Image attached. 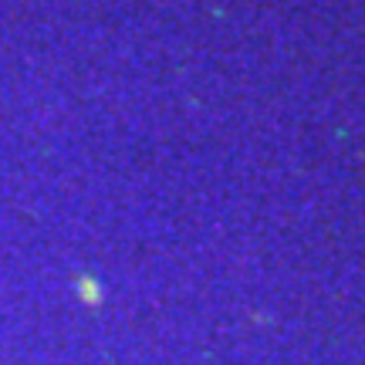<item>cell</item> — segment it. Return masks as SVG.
<instances>
[{"label": "cell", "mask_w": 365, "mask_h": 365, "mask_svg": "<svg viewBox=\"0 0 365 365\" xmlns=\"http://www.w3.org/2000/svg\"><path fill=\"white\" fill-rule=\"evenodd\" d=\"M75 294H78L85 304H98V301H102V284H98L95 277H78V287H75Z\"/></svg>", "instance_id": "cell-1"}]
</instances>
